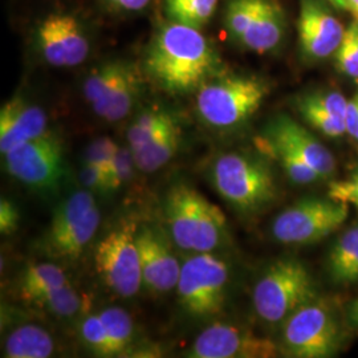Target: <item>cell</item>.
<instances>
[{
	"mask_svg": "<svg viewBox=\"0 0 358 358\" xmlns=\"http://www.w3.org/2000/svg\"><path fill=\"white\" fill-rule=\"evenodd\" d=\"M341 340V329L332 310L316 300L299 308L284 321L282 349L291 357H333Z\"/></svg>",
	"mask_w": 358,
	"mask_h": 358,
	"instance_id": "8",
	"label": "cell"
},
{
	"mask_svg": "<svg viewBox=\"0 0 358 358\" xmlns=\"http://www.w3.org/2000/svg\"><path fill=\"white\" fill-rule=\"evenodd\" d=\"M353 173H357V174H358V166L356 167V169H355V170H353Z\"/></svg>",
	"mask_w": 358,
	"mask_h": 358,
	"instance_id": "44",
	"label": "cell"
},
{
	"mask_svg": "<svg viewBox=\"0 0 358 358\" xmlns=\"http://www.w3.org/2000/svg\"><path fill=\"white\" fill-rule=\"evenodd\" d=\"M136 232L133 222H122L96 245L97 271L105 284L121 297L138 294L143 284Z\"/></svg>",
	"mask_w": 358,
	"mask_h": 358,
	"instance_id": "11",
	"label": "cell"
},
{
	"mask_svg": "<svg viewBox=\"0 0 358 358\" xmlns=\"http://www.w3.org/2000/svg\"><path fill=\"white\" fill-rule=\"evenodd\" d=\"M69 284L64 271L52 263H36L24 269L17 282V294L27 303H34L52 291Z\"/></svg>",
	"mask_w": 358,
	"mask_h": 358,
	"instance_id": "23",
	"label": "cell"
},
{
	"mask_svg": "<svg viewBox=\"0 0 358 358\" xmlns=\"http://www.w3.org/2000/svg\"><path fill=\"white\" fill-rule=\"evenodd\" d=\"M31 304L47 310L56 317L71 319L78 316L80 313H85L88 309V299L80 294L69 282L40 297Z\"/></svg>",
	"mask_w": 358,
	"mask_h": 358,
	"instance_id": "28",
	"label": "cell"
},
{
	"mask_svg": "<svg viewBox=\"0 0 358 358\" xmlns=\"http://www.w3.org/2000/svg\"><path fill=\"white\" fill-rule=\"evenodd\" d=\"M55 352L51 334L35 324H23L6 336L3 353L7 358H47Z\"/></svg>",
	"mask_w": 358,
	"mask_h": 358,
	"instance_id": "21",
	"label": "cell"
},
{
	"mask_svg": "<svg viewBox=\"0 0 358 358\" xmlns=\"http://www.w3.org/2000/svg\"><path fill=\"white\" fill-rule=\"evenodd\" d=\"M325 1H328L329 4H332L333 7H336L338 10L346 11L345 0H325Z\"/></svg>",
	"mask_w": 358,
	"mask_h": 358,
	"instance_id": "43",
	"label": "cell"
},
{
	"mask_svg": "<svg viewBox=\"0 0 358 358\" xmlns=\"http://www.w3.org/2000/svg\"><path fill=\"white\" fill-rule=\"evenodd\" d=\"M349 319L352 321V324L358 327V297L353 301L352 307L349 309Z\"/></svg>",
	"mask_w": 358,
	"mask_h": 358,
	"instance_id": "42",
	"label": "cell"
},
{
	"mask_svg": "<svg viewBox=\"0 0 358 358\" xmlns=\"http://www.w3.org/2000/svg\"><path fill=\"white\" fill-rule=\"evenodd\" d=\"M219 0H164V13L169 22L201 29L217 10Z\"/></svg>",
	"mask_w": 358,
	"mask_h": 358,
	"instance_id": "26",
	"label": "cell"
},
{
	"mask_svg": "<svg viewBox=\"0 0 358 358\" xmlns=\"http://www.w3.org/2000/svg\"><path fill=\"white\" fill-rule=\"evenodd\" d=\"M349 215V205L329 196L304 198L282 211L272 223L273 238L284 244L317 243L340 229Z\"/></svg>",
	"mask_w": 358,
	"mask_h": 358,
	"instance_id": "9",
	"label": "cell"
},
{
	"mask_svg": "<svg viewBox=\"0 0 358 358\" xmlns=\"http://www.w3.org/2000/svg\"><path fill=\"white\" fill-rule=\"evenodd\" d=\"M263 134L292 149L319 173L322 180L334 174L336 161L332 153L308 129L289 115H279L272 118Z\"/></svg>",
	"mask_w": 358,
	"mask_h": 358,
	"instance_id": "16",
	"label": "cell"
},
{
	"mask_svg": "<svg viewBox=\"0 0 358 358\" xmlns=\"http://www.w3.org/2000/svg\"><path fill=\"white\" fill-rule=\"evenodd\" d=\"M268 162L262 153L222 154L213 162L211 182L217 194L235 210L252 214L267 207L278 195Z\"/></svg>",
	"mask_w": 358,
	"mask_h": 358,
	"instance_id": "4",
	"label": "cell"
},
{
	"mask_svg": "<svg viewBox=\"0 0 358 358\" xmlns=\"http://www.w3.org/2000/svg\"><path fill=\"white\" fill-rule=\"evenodd\" d=\"M328 272L336 284L358 282V226L344 232L328 256Z\"/></svg>",
	"mask_w": 358,
	"mask_h": 358,
	"instance_id": "25",
	"label": "cell"
},
{
	"mask_svg": "<svg viewBox=\"0 0 358 358\" xmlns=\"http://www.w3.org/2000/svg\"><path fill=\"white\" fill-rule=\"evenodd\" d=\"M127 60H109L90 71L83 85V93L90 106L100 103L113 88Z\"/></svg>",
	"mask_w": 358,
	"mask_h": 358,
	"instance_id": "30",
	"label": "cell"
},
{
	"mask_svg": "<svg viewBox=\"0 0 358 358\" xmlns=\"http://www.w3.org/2000/svg\"><path fill=\"white\" fill-rule=\"evenodd\" d=\"M328 196L349 206H355L358 208V174L352 173L350 177L344 180H337L332 182L329 185L328 190Z\"/></svg>",
	"mask_w": 358,
	"mask_h": 358,
	"instance_id": "36",
	"label": "cell"
},
{
	"mask_svg": "<svg viewBox=\"0 0 358 358\" xmlns=\"http://www.w3.org/2000/svg\"><path fill=\"white\" fill-rule=\"evenodd\" d=\"M47 131V115L38 105L20 96H13L1 106L0 152L3 155Z\"/></svg>",
	"mask_w": 358,
	"mask_h": 358,
	"instance_id": "17",
	"label": "cell"
},
{
	"mask_svg": "<svg viewBox=\"0 0 358 358\" xmlns=\"http://www.w3.org/2000/svg\"><path fill=\"white\" fill-rule=\"evenodd\" d=\"M176 122V118L162 109H146L129 125L127 140L131 150H137L161 134L167 127Z\"/></svg>",
	"mask_w": 358,
	"mask_h": 358,
	"instance_id": "27",
	"label": "cell"
},
{
	"mask_svg": "<svg viewBox=\"0 0 358 358\" xmlns=\"http://www.w3.org/2000/svg\"><path fill=\"white\" fill-rule=\"evenodd\" d=\"M296 109L310 128L321 134L337 138L346 131L345 99L337 90H317L301 94L296 99Z\"/></svg>",
	"mask_w": 358,
	"mask_h": 358,
	"instance_id": "18",
	"label": "cell"
},
{
	"mask_svg": "<svg viewBox=\"0 0 358 358\" xmlns=\"http://www.w3.org/2000/svg\"><path fill=\"white\" fill-rule=\"evenodd\" d=\"M269 90L263 77L226 72L196 92V112L210 128H239L260 109Z\"/></svg>",
	"mask_w": 358,
	"mask_h": 358,
	"instance_id": "3",
	"label": "cell"
},
{
	"mask_svg": "<svg viewBox=\"0 0 358 358\" xmlns=\"http://www.w3.org/2000/svg\"><path fill=\"white\" fill-rule=\"evenodd\" d=\"M80 179H81L83 186L92 194H94V192L106 194V192H112L110 183L106 178V176L99 167L88 164V162H84V166L80 171Z\"/></svg>",
	"mask_w": 358,
	"mask_h": 358,
	"instance_id": "37",
	"label": "cell"
},
{
	"mask_svg": "<svg viewBox=\"0 0 358 358\" xmlns=\"http://www.w3.org/2000/svg\"><path fill=\"white\" fill-rule=\"evenodd\" d=\"M165 217L171 242L179 250L213 252L227 235L223 211L186 183L174 185L165 198Z\"/></svg>",
	"mask_w": 358,
	"mask_h": 358,
	"instance_id": "2",
	"label": "cell"
},
{
	"mask_svg": "<svg viewBox=\"0 0 358 358\" xmlns=\"http://www.w3.org/2000/svg\"><path fill=\"white\" fill-rule=\"evenodd\" d=\"M100 219L93 194L88 190L73 192L55 210L44 236V248L55 257L75 262L96 235Z\"/></svg>",
	"mask_w": 358,
	"mask_h": 358,
	"instance_id": "7",
	"label": "cell"
},
{
	"mask_svg": "<svg viewBox=\"0 0 358 358\" xmlns=\"http://www.w3.org/2000/svg\"><path fill=\"white\" fill-rule=\"evenodd\" d=\"M346 131L348 134L358 142V90L348 100L346 105Z\"/></svg>",
	"mask_w": 358,
	"mask_h": 358,
	"instance_id": "39",
	"label": "cell"
},
{
	"mask_svg": "<svg viewBox=\"0 0 358 358\" xmlns=\"http://www.w3.org/2000/svg\"><path fill=\"white\" fill-rule=\"evenodd\" d=\"M229 280L230 269L224 260L211 252L192 254L180 266V307L194 317L215 316L224 307Z\"/></svg>",
	"mask_w": 358,
	"mask_h": 358,
	"instance_id": "6",
	"label": "cell"
},
{
	"mask_svg": "<svg viewBox=\"0 0 358 358\" xmlns=\"http://www.w3.org/2000/svg\"><path fill=\"white\" fill-rule=\"evenodd\" d=\"M345 28L325 0H300L297 20L299 48L304 60L321 62L334 55Z\"/></svg>",
	"mask_w": 358,
	"mask_h": 358,
	"instance_id": "14",
	"label": "cell"
},
{
	"mask_svg": "<svg viewBox=\"0 0 358 358\" xmlns=\"http://www.w3.org/2000/svg\"><path fill=\"white\" fill-rule=\"evenodd\" d=\"M337 69L353 80H358V22L346 27L344 38L333 55Z\"/></svg>",
	"mask_w": 358,
	"mask_h": 358,
	"instance_id": "32",
	"label": "cell"
},
{
	"mask_svg": "<svg viewBox=\"0 0 358 358\" xmlns=\"http://www.w3.org/2000/svg\"><path fill=\"white\" fill-rule=\"evenodd\" d=\"M10 176L38 192H57L64 177L63 143L51 131L4 154Z\"/></svg>",
	"mask_w": 358,
	"mask_h": 358,
	"instance_id": "10",
	"label": "cell"
},
{
	"mask_svg": "<svg viewBox=\"0 0 358 358\" xmlns=\"http://www.w3.org/2000/svg\"><path fill=\"white\" fill-rule=\"evenodd\" d=\"M279 348L267 337L238 325L215 322L194 340L187 352L192 358H273Z\"/></svg>",
	"mask_w": 358,
	"mask_h": 358,
	"instance_id": "13",
	"label": "cell"
},
{
	"mask_svg": "<svg viewBox=\"0 0 358 358\" xmlns=\"http://www.w3.org/2000/svg\"><path fill=\"white\" fill-rule=\"evenodd\" d=\"M38 53L47 64L73 68L90 56V41L83 23L71 13H51L35 31Z\"/></svg>",
	"mask_w": 358,
	"mask_h": 358,
	"instance_id": "12",
	"label": "cell"
},
{
	"mask_svg": "<svg viewBox=\"0 0 358 358\" xmlns=\"http://www.w3.org/2000/svg\"><path fill=\"white\" fill-rule=\"evenodd\" d=\"M316 287L307 267L296 259H279L256 282V315L268 324L287 320L294 310L316 300Z\"/></svg>",
	"mask_w": 358,
	"mask_h": 358,
	"instance_id": "5",
	"label": "cell"
},
{
	"mask_svg": "<svg viewBox=\"0 0 358 358\" xmlns=\"http://www.w3.org/2000/svg\"><path fill=\"white\" fill-rule=\"evenodd\" d=\"M143 77L134 63L127 62L113 88L100 103L92 106L93 112L108 122H117L128 117L141 99Z\"/></svg>",
	"mask_w": 358,
	"mask_h": 358,
	"instance_id": "19",
	"label": "cell"
},
{
	"mask_svg": "<svg viewBox=\"0 0 358 358\" xmlns=\"http://www.w3.org/2000/svg\"><path fill=\"white\" fill-rule=\"evenodd\" d=\"M346 11L353 15L355 20L358 22V0H345Z\"/></svg>",
	"mask_w": 358,
	"mask_h": 358,
	"instance_id": "41",
	"label": "cell"
},
{
	"mask_svg": "<svg viewBox=\"0 0 358 358\" xmlns=\"http://www.w3.org/2000/svg\"><path fill=\"white\" fill-rule=\"evenodd\" d=\"M136 243L145 287L154 294H167L177 288L182 264L164 232L152 226L137 227Z\"/></svg>",
	"mask_w": 358,
	"mask_h": 358,
	"instance_id": "15",
	"label": "cell"
},
{
	"mask_svg": "<svg viewBox=\"0 0 358 358\" xmlns=\"http://www.w3.org/2000/svg\"><path fill=\"white\" fill-rule=\"evenodd\" d=\"M118 145L109 137H100L93 142H90L88 148L85 149L84 159L85 162L92 164L99 167L110 183L112 187V171H113V164H115V154L118 150Z\"/></svg>",
	"mask_w": 358,
	"mask_h": 358,
	"instance_id": "34",
	"label": "cell"
},
{
	"mask_svg": "<svg viewBox=\"0 0 358 358\" xmlns=\"http://www.w3.org/2000/svg\"><path fill=\"white\" fill-rule=\"evenodd\" d=\"M137 169L131 149L129 146L118 148L115 154L113 171H112V187L113 192L121 186L129 183L134 177V170Z\"/></svg>",
	"mask_w": 358,
	"mask_h": 358,
	"instance_id": "35",
	"label": "cell"
},
{
	"mask_svg": "<svg viewBox=\"0 0 358 358\" xmlns=\"http://www.w3.org/2000/svg\"><path fill=\"white\" fill-rule=\"evenodd\" d=\"M255 146L259 153L266 155L269 161L278 162L284 169L287 177L291 179V182H294V185L306 186L322 180L319 173L309 166L292 149H289L280 142L269 138L263 133L259 137H256Z\"/></svg>",
	"mask_w": 358,
	"mask_h": 358,
	"instance_id": "22",
	"label": "cell"
},
{
	"mask_svg": "<svg viewBox=\"0 0 358 358\" xmlns=\"http://www.w3.org/2000/svg\"><path fill=\"white\" fill-rule=\"evenodd\" d=\"M263 0H229L223 10V26L236 44L241 43L252 23Z\"/></svg>",
	"mask_w": 358,
	"mask_h": 358,
	"instance_id": "31",
	"label": "cell"
},
{
	"mask_svg": "<svg viewBox=\"0 0 358 358\" xmlns=\"http://www.w3.org/2000/svg\"><path fill=\"white\" fill-rule=\"evenodd\" d=\"M143 68L159 90L174 96L196 93L207 81L226 73L220 55L201 29L174 22L154 34Z\"/></svg>",
	"mask_w": 358,
	"mask_h": 358,
	"instance_id": "1",
	"label": "cell"
},
{
	"mask_svg": "<svg viewBox=\"0 0 358 358\" xmlns=\"http://www.w3.org/2000/svg\"><path fill=\"white\" fill-rule=\"evenodd\" d=\"M99 315L108 333L113 357L122 356L131 346L134 334V324L130 315L120 307L105 308Z\"/></svg>",
	"mask_w": 358,
	"mask_h": 358,
	"instance_id": "29",
	"label": "cell"
},
{
	"mask_svg": "<svg viewBox=\"0 0 358 358\" xmlns=\"http://www.w3.org/2000/svg\"><path fill=\"white\" fill-rule=\"evenodd\" d=\"M19 210L10 199L0 201V232L1 235H11L19 227Z\"/></svg>",
	"mask_w": 358,
	"mask_h": 358,
	"instance_id": "38",
	"label": "cell"
},
{
	"mask_svg": "<svg viewBox=\"0 0 358 358\" xmlns=\"http://www.w3.org/2000/svg\"><path fill=\"white\" fill-rule=\"evenodd\" d=\"M285 35V17L275 0H263L252 23L238 45L259 55L275 51Z\"/></svg>",
	"mask_w": 358,
	"mask_h": 358,
	"instance_id": "20",
	"label": "cell"
},
{
	"mask_svg": "<svg viewBox=\"0 0 358 358\" xmlns=\"http://www.w3.org/2000/svg\"><path fill=\"white\" fill-rule=\"evenodd\" d=\"M180 143V131L177 121L161 134L137 150H131L137 170L150 174L165 166L177 154Z\"/></svg>",
	"mask_w": 358,
	"mask_h": 358,
	"instance_id": "24",
	"label": "cell"
},
{
	"mask_svg": "<svg viewBox=\"0 0 358 358\" xmlns=\"http://www.w3.org/2000/svg\"><path fill=\"white\" fill-rule=\"evenodd\" d=\"M106 1L120 11L136 13V11L143 10L150 0H106Z\"/></svg>",
	"mask_w": 358,
	"mask_h": 358,
	"instance_id": "40",
	"label": "cell"
},
{
	"mask_svg": "<svg viewBox=\"0 0 358 358\" xmlns=\"http://www.w3.org/2000/svg\"><path fill=\"white\" fill-rule=\"evenodd\" d=\"M80 336L93 353L101 357H113L108 333L100 315H85L80 324Z\"/></svg>",
	"mask_w": 358,
	"mask_h": 358,
	"instance_id": "33",
	"label": "cell"
}]
</instances>
